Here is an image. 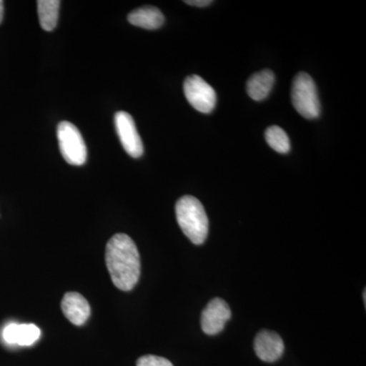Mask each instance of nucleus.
Segmentation results:
<instances>
[{"label":"nucleus","instance_id":"obj_1","mask_svg":"<svg viewBox=\"0 0 366 366\" xmlns=\"http://www.w3.org/2000/svg\"><path fill=\"white\" fill-rule=\"evenodd\" d=\"M106 266L119 290L131 291L141 276V257L136 243L124 233L110 238L106 245Z\"/></svg>","mask_w":366,"mask_h":366},{"label":"nucleus","instance_id":"obj_2","mask_svg":"<svg viewBox=\"0 0 366 366\" xmlns=\"http://www.w3.org/2000/svg\"><path fill=\"white\" fill-rule=\"evenodd\" d=\"M175 213L178 225L190 242L203 244L208 237L209 219L201 202L192 196L180 197L175 206Z\"/></svg>","mask_w":366,"mask_h":366},{"label":"nucleus","instance_id":"obj_3","mask_svg":"<svg viewBox=\"0 0 366 366\" xmlns=\"http://www.w3.org/2000/svg\"><path fill=\"white\" fill-rule=\"evenodd\" d=\"M292 103L296 112L307 119L320 114V103L317 86L308 74L300 72L295 76L292 86Z\"/></svg>","mask_w":366,"mask_h":366},{"label":"nucleus","instance_id":"obj_4","mask_svg":"<svg viewBox=\"0 0 366 366\" xmlns=\"http://www.w3.org/2000/svg\"><path fill=\"white\" fill-rule=\"evenodd\" d=\"M57 139L60 153L67 163L72 166H81L86 161V147L81 132L76 125L62 122L57 127Z\"/></svg>","mask_w":366,"mask_h":366},{"label":"nucleus","instance_id":"obj_5","mask_svg":"<svg viewBox=\"0 0 366 366\" xmlns=\"http://www.w3.org/2000/svg\"><path fill=\"white\" fill-rule=\"evenodd\" d=\"M185 97L194 109L202 113H211L216 107V92L201 76H190L183 85Z\"/></svg>","mask_w":366,"mask_h":366},{"label":"nucleus","instance_id":"obj_6","mask_svg":"<svg viewBox=\"0 0 366 366\" xmlns=\"http://www.w3.org/2000/svg\"><path fill=\"white\" fill-rule=\"evenodd\" d=\"M115 127L124 151L132 158L142 157L144 154L143 142L132 115L124 112H117L115 114Z\"/></svg>","mask_w":366,"mask_h":366},{"label":"nucleus","instance_id":"obj_7","mask_svg":"<svg viewBox=\"0 0 366 366\" xmlns=\"http://www.w3.org/2000/svg\"><path fill=\"white\" fill-rule=\"evenodd\" d=\"M231 317L232 312L228 303L222 298H213L202 314L201 325L204 333L209 336L221 333Z\"/></svg>","mask_w":366,"mask_h":366},{"label":"nucleus","instance_id":"obj_8","mask_svg":"<svg viewBox=\"0 0 366 366\" xmlns=\"http://www.w3.org/2000/svg\"><path fill=\"white\" fill-rule=\"evenodd\" d=\"M284 342L278 334L269 330H262L254 339V352L264 362H274L284 353Z\"/></svg>","mask_w":366,"mask_h":366},{"label":"nucleus","instance_id":"obj_9","mask_svg":"<svg viewBox=\"0 0 366 366\" xmlns=\"http://www.w3.org/2000/svg\"><path fill=\"white\" fill-rule=\"evenodd\" d=\"M61 310L71 324L83 326L91 315L88 300L78 292H67L61 301Z\"/></svg>","mask_w":366,"mask_h":366},{"label":"nucleus","instance_id":"obj_10","mask_svg":"<svg viewBox=\"0 0 366 366\" xmlns=\"http://www.w3.org/2000/svg\"><path fill=\"white\" fill-rule=\"evenodd\" d=\"M40 336L39 327L33 324L11 322L2 332L4 340L9 345L32 346L39 340Z\"/></svg>","mask_w":366,"mask_h":366},{"label":"nucleus","instance_id":"obj_11","mask_svg":"<svg viewBox=\"0 0 366 366\" xmlns=\"http://www.w3.org/2000/svg\"><path fill=\"white\" fill-rule=\"evenodd\" d=\"M274 83V74L273 71H269V69H264V71L257 72V74H252L247 81V94L252 100H264L271 93Z\"/></svg>","mask_w":366,"mask_h":366},{"label":"nucleus","instance_id":"obj_12","mask_svg":"<svg viewBox=\"0 0 366 366\" xmlns=\"http://www.w3.org/2000/svg\"><path fill=\"white\" fill-rule=\"evenodd\" d=\"M127 20L132 25L139 28L156 30L163 26L165 19L157 7L144 6L132 11L127 16Z\"/></svg>","mask_w":366,"mask_h":366},{"label":"nucleus","instance_id":"obj_13","mask_svg":"<svg viewBox=\"0 0 366 366\" xmlns=\"http://www.w3.org/2000/svg\"><path fill=\"white\" fill-rule=\"evenodd\" d=\"M60 4L59 0H39L37 1L38 16L43 30L51 32L59 21Z\"/></svg>","mask_w":366,"mask_h":366},{"label":"nucleus","instance_id":"obj_14","mask_svg":"<svg viewBox=\"0 0 366 366\" xmlns=\"http://www.w3.org/2000/svg\"><path fill=\"white\" fill-rule=\"evenodd\" d=\"M264 137H266V141L269 146L278 153L287 154L290 151V139L281 127H277V125L269 127L267 129Z\"/></svg>","mask_w":366,"mask_h":366},{"label":"nucleus","instance_id":"obj_15","mask_svg":"<svg viewBox=\"0 0 366 366\" xmlns=\"http://www.w3.org/2000/svg\"><path fill=\"white\" fill-rule=\"evenodd\" d=\"M137 366H173L166 358L156 355H144L137 361Z\"/></svg>","mask_w":366,"mask_h":366},{"label":"nucleus","instance_id":"obj_16","mask_svg":"<svg viewBox=\"0 0 366 366\" xmlns=\"http://www.w3.org/2000/svg\"><path fill=\"white\" fill-rule=\"evenodd\" d=\"M185 4L192 6L204 7L213 4V1H211V0H187Z\"/></svg>","mask_w":366,"mask_h":366},{"label":"nucleus","instance_id":"obj_17","mask_svg":"<svg viewBox=\"0 0 366 366\" xmlns=\"http://www.w3.org/2000/svg\"><path fill=\"white\" fill-rule=\"evenodd\" d=\"M2 19H4V1L0 0V24H1Z\"/></svg>","mask_w":366,"mask_h":366},{"label":"nucleus","instance_id":"obj_18","mask_svg":"<svg viewBox=\"0 0 366 366\" xmlns=\"http://www.w3.org/2000/svg\"><path fill=\"white\" fill-rule=\"evenodd\" d=\"M363 302H365V305H366V291H363Z\"/></svg>","mask_w":366,"mask_h":366}]
</instances>
